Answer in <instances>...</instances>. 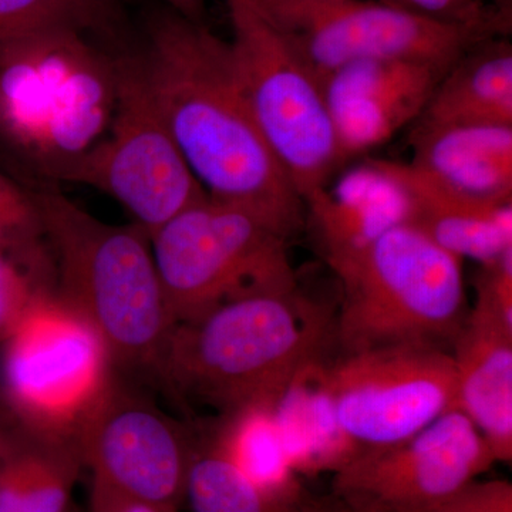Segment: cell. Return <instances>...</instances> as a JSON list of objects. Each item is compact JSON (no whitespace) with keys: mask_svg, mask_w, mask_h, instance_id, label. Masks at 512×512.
<instances>
[{"mask_svg":"<svg viewBox=\"0 0 512 512\" xmlns=\"http://www.w3.org/2000/svg\"><path fill=\"white\" fill-rule=\"evenodd\" d=\"M138 63L208 197L254 212L286 239L301 232L305 202L256 123L229 43L168 9L151 20Z\"/></svg>","mask_w":512,"mask_h":512,"instance_id":"6da1fadb","label":"cell"},{"mask_svg":"<svg viewBox=\"0 0 512 512\" xmlns=\"http://www.w3.org/2000/svg\"><path fill=\"white\" fill-rule=\"evenodd\" d=\"M329 323L296 288L232 299L174 326L154 382L217 419L274 413L315 365Z\"/></svg>","mask_w":512,"mask_h":512,"instance_id":"7a4b0ae2","label":"cell"},{"mask_svg":"<svg viewBox=\"0 0 512 512\" xmlns=\"http://www.w3.org/2000/svg\"><path fill=\"white\" fill-rule=\"evenodd\" d=\"M33 195L57 292L99 330L121 377L154 380L175 323L147 232L107 224L52 188Z\"/></svg>","mask_w":512,"mask_h":512,"instance_id":"3957f363","label":"cell"},{"mask_svg":"<svg viewBox=\"0 0 512 512\" xmlns=\"http://www.w3.org/2000/svg\"><path fill=\"white\" fill-rule=\"evenodd\" d=\"M328 262L342 285L343 352L390 345L448 348L468 311L463 259L410 222Z\"/></svg>","mask_w":512,"mask_h":512,"instance_id":"277c9868","label":"cell"},{"mask_svg":"<svg viewBox=\"0 0 512 512\" xmlns=\"http://www.w3.org/2000/svg\"><path fill=\"white\" fill-rule=\"evenodd\" d=\"M82 30L55 29L0 53V137L55 180L106 136L116 62Z\"/></svg>","mask_w":512,"mask_h":512,"instance_id":"5b68a950","label":"cell"},{"mask_svg":"<svg viewBox=\"0 0 512 512\" xmlns=\"http://www.w3.org/2000/svg\"><path fill=\"white\" fill-rule=\"evenodd\" d=\"M117 375L99 330L45 286L0 345V413L80 444Z\"/></svg>","mask_w":512,"mask_h":512,"instance_id":"8992f818","label":"cell"},{"mask_svg":"<svg viewBox=\"0 0 512 512\" xmlns=\"http://www.w3.org/2000/svg\"><path fill=\"white\" fill-rule=\"evenodd\" d=\"M235 72L272 153L305 202L346 163L322 83L259 0H225Z\"/></svg>","mask_w":512,"mask_h":512,"instance_id":"52a82bcc","label":"cell"},{"mask_svg":"<svg viewBox=\"0 0 512 512\" xmlns=\"http://www.w3.org/2000/svg\"><path fill=\"white\" fill-rule=\"evenodd\" d=\"M288 242L254 212L208 195L178 212L150 235L175 325L241 296L295 289Z\"/></svg>","mask_w":512,"mask_h":512,"instance_id":"ba28073f","label":"cell"},{"mask_svg":"<svg viewBox=\"0 0 512 512\" xmlns=\"http://www.w3.org/2000/svg\"><path fill=\"white\" fill-rule=\"evenodd\" d=\"M319 393L340 439L359 451L402 443L458 409L453 357L434 345L343 353L323 370Z\"/></svg>","mask_w":512,"mask_h":512,"instance_id":"9c48e42d","label":"cell"},{"mask_svg":"<svg viewBox=\"0 0 512 512\" xmlns=\"http://www.w3.org/2000/svg\"><path fill=\"white\" fill-rule=\"evenodd\" d=\"M62 181L109 195L148 237L207 195L165 126L138 59L117 60L109 130Z\"/></svg>","mask_w":512,"mask_h":512,"instance_id":"30bf717a","label":"cell"},{"mask_svg":"<svg viewBox=\"0 0 512 512\" xmlns=\"http://www.w3.org/2000/svg\"><path fill=\"white\" fill-rule=\"evenodd\" d=\"M275 20L295 40L320 83L339 67L362 60L451 67L477 43L510 30V23L443 22L380 0H342Z\"/></svg>","mask_w":512,"mask_h":512,"instance_id":"8fae6325","label":"cell"},{"mask_svg":"<svg viewBox=\"0 0 512 512\" xmlns=\"http://www.w3.org/2000/svg\"><path fill=\"white\" fill-rule=\"evenodd\" d=\"M197 443L198 431L117 375L80 447L92 484L160 512H178Z\"/></svg>","mask_w":512,"mask_h":512,"instance_id":"7c38bea8","label":"cell"},{"mask_svg":"<svg viewBox=\"0 0 512 512\" xmlns=\"http://www.w3.org/2000/svg\"><path fill=\"white\" fill-rule=\"evenodd\" d=\"M493 460L480 430L454 409L402 443L359 451L340 485L376 504L427 508L463 491Z\"/></svg>","mask_w":512,"mask_h":512,"instance_id":"4fadbf2b","label":"cell"},{"mask_svg":"<svg viewBox=\"0 0 512 512\" xmlns=\"http://www.w3.org/2000/svg\"><path fill=\"white\" fill-rule=\"evenodd\" d=\"M477 299L450 346L457 404L495 458L512 456V258L481 265Z\"/></svg>","mask_w":512,"mask_h":512,"instance_id":"5bb4252c","label":"cell"},{"mask_svg":"<svg viewBox=\"0 0 512 512\" xmlns=\"http://www.w3.org/2000/svg\"><path fill=\"white\" fill-rule=\"evenodd\" d=\"M448 69L410 60H362L329 73L323 94L346 161L413 126Z\"/></svg>","mask_w":512,"mask_h":512,"instance_id":"9a60e30c","label":"cell"},{"mask_svg":"<svg viewBox=\"0 0 512 512\" xmlns=\"http://www.w3.org/2000/svg\"><path fill=\"white\" fill-rule=\"evenodd\" d=\"M377 161L402 190L410 224L434 244L480 264L511 251L512 202L473 200L430 180L410 163Z\"/></svg>","mask_w":512,"mask_h":512,"instance_id":"2e32d148","label":"cell"},{"mask_svg":"<svg viewBox=\"0 0 512 512\" xmlns=\"http://www.w3.org/2000/svg\"><path fill=\"white\" fill-rule=\"evenodd\" d=\"M421 174L473 200L512 202V126H420L410 133Z\"/></svg>","mask_w":512,"mask_h":512,"instance_id":"e0dca14e","label":"cell"},{"mask_svg":"<svg viewBox=\"0 0 512 512\" xmlns=\"http://www.w3.org/2000/svg\"><path fill=\"white\" fill-rule=\"evenodd\" d=\"M305 207L326 261L365 247L393 225L409 222L402 190L377 160H367L335 184L313 192Z\"/></svg>","mask_w":512,"mask_h":512,"instance_id":"ac0fdd59","label":"cell"},{"mask_svg":"<svg viewBox=\"0 0 512 512\" xmlns=\"http://www.w3.org/2000/svg\"><path fill=\"white\" fill-rule=\"evenodd\" d=\"M83 468L80 444L0 413V512H73Z\"/></svg>","mask_w":512,"mask_h":512,"instance_id":"d6986e66","label":"cell"},{"mask_svg":"<svg viewBox=\"0 0 512 512\" xmlns=\"http://www.w3.org/2000/svg\"><path fill=\"white\" fill-rule=\"evenodd\" d=\"M420 126H512V46L494 36L471 47L444 74Z\"/></svg>","mask_w":512,"mask_h":512,"instance_id":"ffe728a7","label":"cell"},{"mask_svg":"<svg viewBox=\"0 0 512 512\" xmlns=\"http://www.w3.org/2000/svg\"><path fill=\"white\" fill-rule=\"evenodd\" d=\"M185 498L194 512H274L266 490L249 480L208 436L198 437Z\"/></svg>","mask_w":512,"mask_h":512,"instance_id":"44dd1931","label":"cell"},{"mask_svg":"<svg viewBox=\"0 0 512 512\" xmlns=\"http://www.w3.org/2000/svg\"><path fill=\"white\" fill-rule=\"evenodd\" d=\"M106 12L103 0H0V53L49 30L86 32Z\"/></svg>","mask_w":512,"mask_h":512,"instance_id":"7402d4cb","label":"cell"},{"mask_svg":"<svg viewBox=\"0 0 512 512\" xmlns=\"http://www.w3.org/2000/svg\"><path fill=\"white\" fill-rule=\"evenodd\" d=\"M56 286V279L0 251V345L16 329L39 289Z\"/></svg>","mask_w":512,"mask_h":512,"instance_id":"603a6c76","label":"cell"},{"mask_svg":"<svg viewBox=\"0 0 512 512\" xmlns=\"http://www.w3.org/2000/svg\"><path fill=\"white\" fill-rule=\"evenodd\" d=\"M426 16L451 23H511L505 10L488 9L481 0H380Z\"/></svg>","mask_w":512,"mask_h":512,"instance_id":"cb8c5ba5","label":"cell"},{"mask_svg":"<svg viewBox=\"0 0 512 512\" xmlns=\"http://www.w3.org/2000/svg\"><path fill=\"white\" fill-rule=\"evenodd\" d=\"M0 251L22 259L47 275L56 276L55 262L43 231L0 220Z\"/></svg>","mask_w":512,"mask_h":512,"instance_id":"d4e9b609","label":"cell"},{"mask_svg":"<svg viewBox=\"0 0 512 512\" xmlns=\"http://www.w3.org/2000/svg\"><path fill=\"white\" fill-rule=\"evenodd\" d=\"M0 220L19 227L43 231L33 192L0 173Z\"/></svg>","mask_w":512,"mask_h":512,"instance_id":"484cf974","label":"cell"},{"mask_svg":"<svg viewBox=\"0 0 512 512\" xmlns=\"http://www.w3.org/2000/svg\"><path fill=\"white\" fill-rule=\"evenodd\" d=\"M90 508L92 512H160L150 505L121 497L94 484L90 493Z\"/></svg>","mask_w":512,"mask_h":512,"instance_id":"4316f807","label":"cell"},{"mask_svg":"<svg viewBox=\"0 0 512 512\" xmlns=\"http://www.w3.org/2000/svg\"><path fill=\"white\" fill-rule=\"evenodd\" d=\"M272 18L279 19L282 16L291 15L299 10L316 8V6L330 5V3L342 2V0H259Z\"/></svg>","mask_w":512,"mask_h":512,"instance_id":"83f0119b","label":"cell"},{"mask_svg":"<svg viewBox=\"0 0 512 512\" xmlns=\"http://www.w3.org/2000/svg\"><path fill=\"white\" fill-rule=\"evenodd\" d=\"M163 2L177 15L192 22L204 23L205 0H163Z\"/></svg>","mask_w":512,"mask_h":512,"instance_id":"f1b7e54d","label":"cell"},{"mask_svg":"<svg viewBox=\"0 0 512 512\" xmlns=\"http://www.w3.org/2000/svg\"><path fill=\"white\" fill-rule=\"evenodd\" d=\"M73 512H77L76 510H73Z\"/></svg>","mask_w":512,"mask_h":512,"instance_id":"f546056e","label":"cell"}]
</instances>
